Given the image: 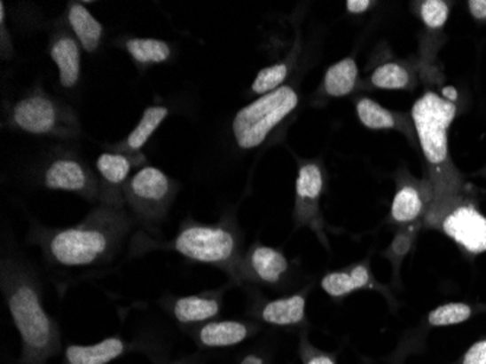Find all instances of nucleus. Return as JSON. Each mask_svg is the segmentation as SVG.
Returning a JSON list of instances; mask_svg holds the SVG:
<instances>
[{"mask_svg":"<svg viewBox=\"0 0 486 364\" xmlns=\"http://www.w3.org/2000/svg\"><path fill=\"white\" fill-rule=\"evenodd\" d=\"M127 207L99 202L79 225L65 229H38L33 242L47 261L61 267H90L108 263L122 249L133 227Z\"/></svg>","mask_w":486,"mask_h":364,"instance_id":"1","label":"nucleus"},{"mask_svg":"<svg viewBox=\"0 0 486 364\" xmlns=\"http://www.w3.org/2000/svg\"><path fill=\"white\" fill-rule=\"evenodd\" d=\"M0 288L22 343V364H45L61 350L60 328L45 311L40 286L24 264L2 261Z\"/></svg>","mask_w":486,"mask_h":364,"instance_id":"2","label":"nucleus"},{"mask_svg":"<svg viewBox=\"0 0 486 364\" xmlns=\"http://www.w3.org/2000/svg\"><path fill=\"white\" fill-rule=\"evenodd\" d=\"M8 126L34 136L54 138H76L82 133L76 111L41 90L29 92L11 107Z\"/></svg>","mask_w":486,"mask_h":364,"instance_id":"3","label":"nucleus"},{"mask_svg":"<svg viewBox=\"0 0 486 364\" xmlns=\"http://www.w3.org/2000/svg\"><path fill=\"white\" fill-rule=\"evenodd\" d=\"M299 95L292 86H281L238 111L231 131L240 149H255L265 142L272 130L296 109Z\"/></svg>","mask_w":486,"mask_h":364,"instance_id":"4","label":"nucleus"},{"mask_svg":"<svg viewBox=\"0 0 486 364\" xmlns=\"http://www.w3.org/2000/svg\"><path fill=\"white\" fill-rule=\"evenodd\" d=\"M458 107L435 92H427L413 104L412 122L427 162L440 168L449 162V129Z\"/></svg>","mask_w":486,"mask_h":364,"instance_id":"5","label":"nucleus"},{"mask_svg":"<svg viewBox=\"0 0 486 364\" xmlns=\"http://www.w3.org/2000/svg\"><path fill=\"white\" fill-rule=\"evenodd\" d=\"M178 182L154 166H143L124 186V202L134 218L145 225H156L167 218Z\"/></svg>","mask_w":486,"mask_h":364,"instance_id":"6","label":"nucleus"},{"mask_svg":"<svg viewBox=\"0 0 486 364\" xmlns=\"http://www.w3.org/2000/svg\"><path fill=\"white\" fill-rule=\"evenodd\" d=\"M174 251L195 263L231 267L238 254V238L224 225L183 223L172 243Z\"/></svg>","mask_w":486,"mask_h":364,"instance_id":"7","label":"nucleus"},{"mask_svg":"<svg viewBox=\"0 0 486 364\" xmlns=\"http://www.w3.org/2000/svg\"><path fill=\"white\" fill-rule=\"evenodd\" d=\"M40 179L49 190L67 191L88 202H99L101 186L97 170L77 154H53L41 168Z\"/></svg>","mask_w":486,"mask_h":364,"instance_id":"8","label":"nucleus"},{"mask_svg":"<svg viewBox=\"0 0 486 364\" xmlns=\"http://www.w3.org/2000/svg\"><path fill=\"white\" fill-rule=\"evenodd\" d=\"M438 227L469 254L486 252V216L472 202H460L449 209Z\"/></svg>","mask_w":486,"mask_h":364,"instance_id":"9","label":"nucleus"},{"mask_svg":"<svg viewBox=\"0 0 486 364\" xmlns=\"http://www.w3.org/2000/svg\"><path fill=\"white\" fill-rule=\"evenodd\" d=\"M145 163L146 158L143 154H129L108 150L99 154L95 165L101 186L99 202L126 207L124 186L130 179L133 170L146 166Z\"/></svg>","mask_w":486,"mask_h":364,"instance_id":"10","label":"nucleus"},{"mask_svg":"<svg viewBox=\"0 0 486 364\" xmlns=\"http://www.w3.org/2000/svg\"><path fill=\"white\" fill-rule=\"evenodd\" d=\"M50 56L59 67V79L66 90H74L81 82L82 45L72 31H59L50 41Z\"/></svg>","mask_w":486,"mask_h":364,"instance_id":"11","label":"nucleus"},{"mask_svg":"<svg viewBox=\"0 0 486 364\" xmlns=\"http://www.w3.org/2000/svg\"><path fill=\"white\" fill-rule=\"evenodd\" d=\"M324 190V175L317 163L300 166L296 179V218L299 223H315L317 202Z\"/></svg>","mask_w":486,"mask_h":364,"instance_id":"12","label":"nucleus"},{"mask_svg":"<svg viewBox=\"0 0 486 364\" xmlns=\"http://www.w3.org/2000/svg\"><path fill=\"white\" fill-rule=\"evenodd\" d=\"M251 328L240 320H210L200 325L194 332V338L201 347H233L247 340Z\"/></svg>","mask_w":486,"mask_h":364,"instance_id":"13","label":"nucleus"},{"mask_svg":"<svg viewBox=\"0 0 486 364\" xmlns=\"http://www.w3.org/2000/svg\"><path fill=\"white\" fill-rule=\"evenodd\" d=\"M122 338L110 336L92 345H67L63 364H108L126 352Z\"/></svg>","mask_w":486,"mask_h":364,"instance_id":"14","label":"nucleus"},{"mask_svg":"<svg viewBox=\"0 0 486 364\" xmlns=\"http://www.w3.org/2000/svg\"><path fill=\"white\" fill-rule=\"evenodd\" d=\"M66 20L82 49L86 53H95L104 38V25L82 4H70Z\"/></svg>","mask_w":486,"mask_h":364,"instance_id":"15","label":"nucleus"},{"mask_svg":"<svg viewBox=\"0 0 486 364\" xmlns=\"http://www.w3.org/2000/svg\"><path fill=\"white\" fill-rule=\"evenodd\" d=\"M168 114H169V109L167 107H147L137 126L131 130L130 134L122 142L108 146V150L129 154H142L143 146L149 142V138L153 136L154 131L165 122Z\"/></svg>","mask_w":486,"mask_h":364,"instance_id":"16","label":"nucleus"},{"mask_svg":"<svg viewBox=\"0 0 486 364\" xmlns=\"http://www.w3.org/2000/svg\"><path fill=\"white\" fill-rule=\"evenodd\" d=\"M220 302L215 296L191 295L178 297L172 305L175 320L181 325L206 324L220 313Z\"/></svg>","mask_w":486,"mask_h":364,"instance_id":"17","label":"nucleus"},{"mask_svg":"<svg viewBox=\"0 0 486 364\" xmlns=\"http://www.w3.org/2000/svg\"><path fill=\"white\" fill-rule=\"evenodd\" d=\"M252 274L265 284L280 283L288 272V259L271 247H256L247 258Z\"/></svg>","mask_w":486,"mask_h":364,"instance_id":"18","label":"nucleus"},{"mask_svg":"<svg viewBox=\"0 0 486 364\" xmlns=\"http://www.w3.org/2000/svg\"><path fill=\"white\" fill-rule=\"evenodd\" d=\"M304 313H306V297L297 293V295L271 300L267 305H263L261 320L276 327H293L303 322Z\"/></svg>","mask_w":486,"mask_h":364,"instance_id":"19","label":"nucleus"},{"mask_svg":"<svg viewBox=\"0 0 486 364\" xmlns=\"http://www.w3.org/2000/svg\"><path fill=\"white\" fill-rule=\"evenodd\" d=\"M370 273L365 265H356L349 272H333L325 275L320 288L331 297H342L369 286Z\"/></svg>","mask_w":486,"mask_h":364,"instance_id":"20","label":"nucleus"},{"mask_svg":"<svg viewBox=\"0 0 486 364\" xmlns=\"http://www.w3.org/2000/svg\"><path fill=\"white\" fill-rule=\"evenodd\" d=\"M358 79V67L351 57L340 60L326 70L324 79L325 92L329 97L342 98L353 92Z\"/></svg>","mask_w":486,"mask_h":364,"instance_id":"21","label":"nucleus"},{"mask_svg":"<svg viewBox=\"0 0 486 364\" xmlns=\"http://www.w3.org/2000/svg\"><path fill=\"white\" fill-rule=\"evenodd\" d=\"M124 49L137 65H161L172 57V49L167 41L158 38H129Z\"/></svg>","mask_w":486,"mask_h":364,"instance_id":"22","label":"nucleus"},{"mask_svg":"<svg viewBox=\"0 0 486 364\" xmlns=\"http://www.w3.org/2000/svg\"><path fill=\"white\" fill-rule=\"evenodd\" d=\"M424 210V200L415 186H402L393 199L390 215L397 223H411L417 220Z\"/></svg>","mask_w":486,"mask_h":364,"instance_id":"23","label":"nucleus"},{"mask_svg":"<svg viewBox=\"0 0 486 364\" xmlns=\"http://www.w3.org/2000/svg\"><path fill=\"white\" fill-rule=\"evenodd\" d=\"M357 115L367 129L388 130L395 127V117L389 109L377 104L370 98H363L357 104Z\"/></svg>","mask_w":486,"mask_h":364,"instance_id":"24","label":"nucleus"},{"mask_svg":"<svg viewBox=\"0 0 486 364\" xmlns=\"http://www.w3.org/2000/svg\"><path fill=\"white\" fill-rule=\"evenodd\" d=\"M372 83L380 90H405L410 85V73L397 63H386L374 70Z\"/></svg>","mask_w":486,"mask_h":364,"instance_id":"25","label":"nucleus"},{"mask_svg":"<svg viewBox=\"0 0 486 364\" xmlns=\"http://www.w3.org/2000/svg\"><path fill=\"white\" fill-rule=\"evenodd\" d=\"M472 316V308L462 302L440 305L428 313V324L431 327H449L466 322Z\"/></svg>","mask_w":486,"mask_h":364,"instance_id":"26","label":"nucleus"},{"mask_svg":"<svg viewBox=\"0 0 486 364\" xmlns=\"http://www.w3.org/2000/svg\"><path fill=\"white\" fill-rule=\"evenodd\" d=\"M288 75V66L286 63H277L268 66L256 75L255 81L252 83V92L256 95H267L274 92L283 86V82Z\"/></svg>","mask_w":486,"mask_h":364,"instance_id":"27","label":"nucleus"},{"mask_svg":"<svg viewBox=\"0 0 486 364\" xmlns=\"http://www.w3.org/2000/svg\"><path fill=\"white\" fill-rule=\"evenodd\" d=\"M449 4L443 0H427L421 4V18L428 28H443L449 20Z\"/></svg>","mask_w":486,"mask_h":364,"instance_id":"28","label":"nucleus"},{"mask_svg":"<svg viewBox=\"0 0 486 364\" xmlns=\"http://www.w3.org/2000/svg\"><path fill=\"white\" fill-rule=\"evenodd\" d=\"M300 354H302L303 364H337V361L331 354L319 352V350L309 344L308 341H302Z\"/></svg>","mask_w":486,"mask_h":364,"instance_id":"29","label":"nucleus"},{"mask_svg":"<svg viewBox=\"0 0 486 364\" xmlns=\"http://www.w3.org/2000/svg\"><path fill=\"white\" fill-rule=\"evenodd\" d=\"M462 364H486V338L474 343L463 357Z\"/></svg>","mask_w":486,"mask_h":364,"instance_id":"30","label":"nucleus"},{"mask_svg":"<svg viewBox=\"0 0 486 364\" xmlns=\"http://www.w3.org/2000/svg\"><path fill=\"white\" fill-rule=\"evenodd\" d=\"M4 20H6V13H4V4L2 2L0 4V31H2V57L4 59H9L12 57L13 47L12 40L11 36H8V28H6V24H4Z\"/></svg>","mask_w":486,"mask_h":364,"instance_id":"31","label":"nucleus"},{"mask_svg":"<svg viewBox=\"0 0 486 364\" xmlns=\"http://www.w3.org/2000/svg\"><path fill=\"white\" fill-rule=\"evenodd\" d=\"M467 6L474 20H486V0H470Z\"/></svg>","mask_w":486,"mask_h":364,"instance_id":"32","label":"nucleus"},{"mask_svg":"<svg viewBox=\"0 0 486 364\" xmlns=\"http://www.w3.org/2000/svg\"><path fill=\"white\" fill-rule=\"evenodd\" d=\"M345 4H347V11L349 13L357 15V13H364L373 4L370 0H349Z\"/></svg>","mask_w":486,"mask_h":364,"instance_id":"33","label":"nucleus"},{"mask_svg":"<svg viewBox=\"0 0 486 364\" xmlns=\"http://www.w3.org/2000/svg\"><path fill=\"white\" fill-rule=\"evenodd\" d=\"M411 241L408 236H399V238L393 243V251L399 255H405L410 251Z\"/></svg>","mask_w":486,"mask_h":364,"instance_id":"34","label":"nucleus"},{"mask_svg":"<svg viewBox=\"0 0 486 364\" xmlns=\"http://www.w3.org/2000/svg\"><path fill=\"white\" fill-rule=\"evenodd\" d=\"M240 364H265L263 357L256 356V354H247V357H243Z\"/></svg>","mask_w":486,"mask_h":364,"instance_id":"35","label":"nucleus"},{"mask_svg":"<svg viewBox=\"0 0 486 364\" xmlns=\"http://www.w3.org/2000/svg\"><path fill=\"white\" fill-rule=\"evenodd\" d=\"M442 97L446 98L447 101L454 102V99L458 98V92L453 88H446V90L443 91Z\"/></svg>","mask_w":486,"mask_h":364,"instance_id":"36","label":"nucleus"}]
</instances>
